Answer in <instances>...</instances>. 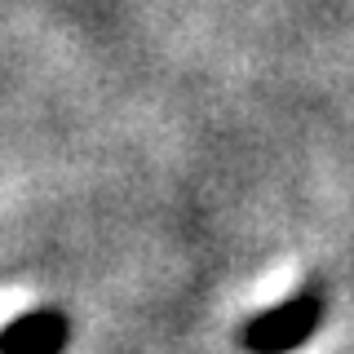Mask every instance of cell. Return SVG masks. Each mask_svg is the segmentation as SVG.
<instances>
[{
    "mask_svg": "<svg viewBox=\"0 0 354 354\" xmlns=\"http://www.w3.org/2000/svg\"><path fill=\"white\" fill-rule=\"evenodd\" d=\"M324 328V297L319 292H297L288 301L252 315L239 328V346L248 354H292L301 350L315 332Z\"/></svg>",
    "mask_w": 354,
    "mask_h": 354,
    "instance_id": "obj_1",
    "label": "cell"
},
{
    "mask_svg": "<svg viewBox=\"0 0 354 354\" xmlns=\"http://www.w3.org/2000/svg\"><path fill=\"white\" fill-rule=\"evenodd\" d=\"M71 341V319L53 306L27 310L0 328V354H62Z\"/></svg>",
    "mask_w": 354,
    "mask_h": 354,
    "instance_id": "obj_2",
    "label": "cell"
}]
</instances>
